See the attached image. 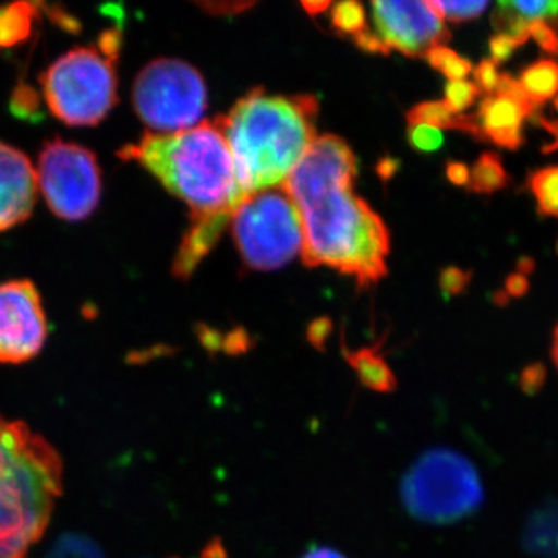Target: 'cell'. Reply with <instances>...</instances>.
Wrapping results in <instances>:
<instances>
[{
  "label": "cell",
  "instance_id": "obj_6",
  "mask_svg": "<svg viewBox=\"0 0 558 558\" xmlns=\"http://www.w3.org/2000/svg\"><path fill=\"white\" fill-rule=\"evenodd\" d=\"M117 61L97 47H75L40 75L50 112L68 126H97L119 101Z\"/></svg>",
  "mask_w": 558,
  "mask_h": 558
},
{
  "label": "cell",
  "instance_id": "obj_23",
  "mask_svg": "<svg viewBox=\"0 0 558 558\" xmlns=\"http://www.w3.org/2000/svg\"><path fill=\"white\" fill-rule=\"evenodd\" d=\"M333 27L344 35L357 36L359 33L366 31V14L363 5L355 0L339 2L332 7L330 13Z\"/></svg>",
  "mask_w": 558,
  "mask_h": 558
},
{
  "label": "cell",
  "instance_id": "obj_1",
  "mask_svg": "<svg viewBox=\"0 0 558 558\" xmlns=\"http://www.w3.org/2000/svg\"><path fill=\"white\" fill-rule=\"evenodd\" d=\"M357 157L337 135L317 137L284 183L303 222V260L349 275L360 288L387 275L389 231L354 191Z\"/></svg>",
  "mask_w": 558,
  "mask_h": 558
},
{
  "label": "cell",
  "instance_id": "obj_34",
  "mask_svg": "<svg viewBox=\"0 0 558 558\" xmlns=\"http://www.w3.org/2000/svg\"><path fill=\"white\" fill-rule=\"evenodd\" d=\"M521 44L519 40L510 38V36L506 35H495L492 36L490 40H488V49H490L492 61L495 64H502L510 60L515 53L517 49Z\"/></svg>",
  "mask_w": 558,
  "mask_h": 558
},
{
  "label": "cell",
  "instance_id": "obj_13",
  "mask_svg": "<svg viewBox=\"0 0 558 558\" xmlns=\"http://www.w3.org/2000/svg\"><path fill=\"white\" fill-rule=\"evenodd\" d=\"M535 109L505 95H492L481 101L476 120L484 140H490L498 148L517 150L524 145V120L535 116Z\"/></svg>",
  "mask_w": 558,
  "mask_h": 558
},
{
  "label": "cell",
  "instance_id": "obj_39",
  "mask_svg": "<svg viewBox=\"0 0 558 558\" xmlns=\"http://www.w3.org/2000/svg\"><path fill=\"white\" fill-rule=\"evenodd\" d=\"M197 337H199L202 347L207 349L209 354H216V352L222 351L223 333L220 332V330L209 328V326L201 323V325L197 326Z\"/></svg>",
  "mask_w": 558,
  "mask_h": 558
},
{
  "label": "cell",
  "instance_id": "obj_41",
  "mask_svg": "<svg viewBox=\"0 0 558 558\" xmlns=\"http://www.w3.org/2000/svg\"><path fill=\"white\" fill-rule=\"evenodd\" d=\"M505 292L508 293L509 299H523L529 292V281L524 275L510 274L505 281Z\"/></svg>",
  "mask_w": 558,
  "mask_h": 558
},
{
  "label": "cell",
  "instance_id": "obj_24",
  "mask_svg": "<svg viewBox=\"0 0 558 558\" xmlns=\"http://www.w3.org/2000/svg\"><path fill=\"white\" fill-rule=\"evenodd\" d=\"M492 24H494L498 35L510 36V38L519 40L521 46L531 38L529 36V25H531V22L524 20L519 13L510 9L506 0L505 2H499L498 9L492 14Z\"/></svg>",
  "mask_w": 558,
  "mask_h": 558
},
{
  "label": "cell",
  "instance_id": "obj_9",
  "mask_svg": "<svg viewBox=\"0 0 558 558\" xmlns=\"http://www.w3.org/2000/svg\"><path fill=\"white\" fill-rule=\"evenodd\" d=\"M38 189L53 215L69 222L90 218L102 193L97 156L78 143L53 138L39 153Z\"/></svg>",
  "mask_w": 558,
  "mask_h": 558
},
{
  "label": "cell",
  "instance_id": "obj_30",
  "mask_svg": "<svg viewBox=\"0 0 558 558\" xmlns=\"http://www.w3.org/2000/svg\"><path fill=\"white\" fill-rule=\"evenodd\" d=\"M472 271L462 270L459 267H446L439 275V288L446 299L462 295L472 282Z\"/></svg>",
  "mask_w": 558,
  "mask_h": 558
},
{
  "label": "cell",
  "instance_id": "obj_50",
  "mask_svg": "<svg viewBox=\"0 0 558 558\" xmlns=\"http://www.w3.org/2000/svg\"><path fill=\"white\" fill-rule=\"evenodd\" d=\"M204 558H223L222 546H211V548L208 549V556H204Z\"/></svg>",
  "mask_w": 558,
  "mask_h": 558
},
{
  "label": "cell",
  "instance_id": "obj_31",
  "mask_svg": "<svg viewBox=\"0 0 558 558\" xmlns=\"http://www.w3.org/2000/svg\"><path fill=\"white\" fill-rule=\"evenodd\" d=\"M529 36L550 54L558 53V25L549 21H534L529 25Z\"/></svg>",
  "mask_w": 558,
  "mask_h": 558
},
{
  "label": "cell",
  "instance_id": "obj_51",
  "mask_svg": "<svg viewBox=\"0 0 558 558\" xmlns=\"http://www.w3.org/2000/svg\"><path fill=\"white\" fill-rule=\"evenodd\" d=\"M554 108H556V110L558 112V95L556 98H554Z\"/></svg>",
  "mask_w": 558,
  "mask_h": 558
},
{
  "label": "cell",
  "instance_id": "obj_37",
  "mask_svg": "<svg viewBox=\"0 0 558 558\" xmlns=\"http://www.w3.org/2000/svg\"><path fill=\"white\" fill-rule=\"evenodd\" d=\"M256 2H242V0H238V2H199V7L202 10L207 11L209 14H215V16H222V14H241L245 13L255 7Z\"/></svg>",
  "mask_w": 558,
  "mask_h": 558
},
{
  "label": "cell",
  "instance_id": "obj_2",
  "mask_svg": "<svg viewBox=\"0 0 558 558\" xmlns=\"http://www.w3.org/2000/svg\"><path fill=\"white\" fill-rule=\"evenodd\" d=\"M317 98L270 97L258 87L218 117L216 126L229 143L245 197L284 186L317 140Z\"/></svg>",
  "mask_w": 558,
  "mask_h": 558
},
{
  "label": "cell",
  "instance_id": "obj_26",
  "mask_svg": "<svg viewBox=\"0 0 558 558\" xmlns=\"http://www.w3.org/2000/svg\"><path fill=\"white\" fill-rule=\"evenodd\" d=\"M11 112L17 119L38 121L40 119V102L38 92L28 84L20 83L14 87L10 101Z\"/></svg>",
  "mask_w": 558,
  "mask_h": 558
},
{
  "label": "cell",
  "instance_id": "obj_10",
  "mask_svg": "<svg viewBox=\"0 0 558 558\" xmlns=\"http://www.w3.org/2000/svg\"><path fill=\"white\" fill-rule=\"evenodd\" d=\"M49 336L39 290L31 279L0 284V363L35 359Z\"/></svg>",
  "mask_w": 558,
  "mask_h": 558
},
{
  "label": "cell",
  "instance_id": "obj_42",
  "mask_svg": "<svg viewBox=\"0 0 558 558\" xmlns=\"http://www.w3.org/2000/svg\"><path fill=\"white\" fill-rule=\"evenodd\" d=\"M446 174L447 179H449L453 185H469L470 170L468 165L462 163V161H449L446 167Z\"/></svg>",
  "mask_w": 558,
  "mask_h": 558
},
{
  "label": "cell",
  "instance_id": "obj_5",
  "mask_svg": "<svg viewBox=\"0 0 558 558\" xmlns=\"http://www.w3.org/2000/svg\"><path fill=\"white\" fill-rule=\"evenodd\" d=\"M400 495L414 519L449 524L468 519L481 508L484 487L478 470L464 454L432 449L405 473Z\"/></svg>",
  "mask_w": 558,
  "mask_h": 558
},
{
  "label": "cell",
  "instance_id": "obj_49",
  "mask_svg": "<svg viewBox=\"0 0 558 558\" xmlns=\"http://www.w3.org/2000/svg\"><path fill=\"white\" fill-rule=\"evenodd\" d=\"M550 354H553L554 363H556L558 369V323L556 329H554L553 349H550Z\"/></svg>",
  "mask_w": 558,
  "mask_h": 558
},
{
  "label": "cell",
  "instance_id": "obj_14",
  "mask_svg": "<svg viewBox=\"0 0 558 558\" xmlns=\"http://www.w3.org/2000/svg\"><path fill=\"white\" fill-rule=\"evenodd\" d=\"M230 213L194 219L175 253L172 274L179 279H189L202 259L216 247L223 230L231 222Z\"/></svg>",
  "mask_w": 558,
  "mask_h": 558
},
{
  "label": "cell",
  "instance_id": "obj_45",
  "mask_svg": "<svg viewBox=\"0 0 558 558\" xmlns=\"http://www.w3.org/2000/svg\"><path fill=\"white\" fill-rule=\"evenodd\" d=\"M301 558H347L337 549L328 548V546H317L307 550Z\"/></svg>",
  "mask_w": 558,
  "mask_h": 558
},
{
  "label": "cell",
  "instance_id": "obj_4",
  "mask_svg": "<svg viewBox=\"0 0 558 558\" xmlns=\"http://www.w3.org/2000/svg\"><path fill=\"white\" fill-rule=\"evenodd\" d=\"M62 462L57 450L32 433L0 475V558H27L46 532L61 495Z\"/></svg>",
  "mask_w": 558,
  "mask_h": 558
},
{
  "label": "cell",
  "instance_id": "obj_18",
  "mask_svg": "<svg viewBox=\"0 0 558 558\" xmlns=\"http://www.w3.org/2000/svg\"><path fill=\"white\" fill-rule=\"evenodd\" d=\"M521 87L535 108L556 97L558 92V65L553 60H539L520 73Z\"/></svg>",
  "mask_w": 558,
  "mask_h": 558
},
{
  "label": "cell",
  "instance_id": "obj_3",
  "mask_svg": "<svg viewBox=\"0 0 558 558\" xmlns=\"http://www.w3.org/2000/svg\"><path fill=\"white\" fill-rule=\"evenodd\" d=\"M119 156L138 161L172 196L185 202L193 220L220 213L233 215L247 199L229 143L215 121L175 134H145Z\"/></svg>",
  "mask_w": 558,
  "mask_h": 558
},
{
  "label": "cell",
  "instance_id": "obj_32",
  "mask_svg": "<svg viewBox=\"0 0 558 558\" xmlns=\"http://www.w3.org/2000/svg\"><path fill=\"white\" fill-rule=\"evenodd\" d=\"M476 86L481 92L487 94L488 97L497 94L499 73L497 64L492 60H483L480 62L478 68L475 69Z\"/></svg>",
  "mask_w": 558,
  "mask_h": 558
},
{
  "label": "cell",
  "instance_id": "obj_33",
  "mask_svg": "<svg viewBox=\"0 0 558 558\" xmlns=\"http://www.w3.org/2000/svg\"><path fill=\"white\" fill-rule=\"evenodd\" d=\"M332 332L333 322L329 317L312 319L306 330L307 341H310L312 348L318 349V351H325L326 343H328Z\"/></svg>",
  "mask_w": 558,
  "mask_h": 558
},
{
  "label": "cell",
  "instance_id": "obj_28",
  "mask_svg": "<svg viewBox=\"0 0 558 558\" xmlns=\"http://www.w3.org/2000/svg\"><path fill=\"white\" fill-rule=\"evenodd\" d=\"M481 90L475 83L470 81H449L446 86V105L449 106L453 112L462 113L472 108L475 101L478 100Z\"/></svg>",
  "mask_w": 558,
  "mask_h": 558
},
{
  "label": "cell",
  "instance_id": "obj_20",
  "mask_svg": "<svg viewBox=\"0 0 558 558\" xmlns=\"http://www.w3.org/2000/svg\"><path fill=\"white\" fill-rule=\"evenodd\" d=\"M526 186L537 201L538 215L558 218V167H546L531 172Z\"/></svg>",
  "mask_w": 558,
  "mask_h": 558
},
{
  "label": "cell",
  "instance_id": "obj_8",
  "mask_svg": "<svg viewBox=\"0 0 558 558\" xmlns=\"http://www.w3.org/2000/svg\"><path fill=\"white\" fill-rule=\"evenodd\" d=\"M132 102L143 123L161 134L196 128L208 106L207 84L189 62L160 58L135 78Z\"/></svg>",
  "mask_w": 558,
  "mask_h": 558
},
{
  "label": "cell",
  "instance_id": "obj_44",
  "mask_svg": "<svg viewBox=\"0 0 558 558\" xmlns=\"http://www.w3.org/2000/svg\"><path fill=\"white\" fill-rule=\"evenodd\" d=\"M399 171V160L392 159V157H385L377 165V174L379 178L384 180V182H388L392 175L398 174Z\"/></svg>",
  "mask_w": 558,
  "mask_h": 558
},
{
  "label": "cell",
  "instance_id": "obj_22",
  "mask_svg": "<svg viewBox=\"0 0 558 558\" xmlns=\"http://www.w3.org/2000/svg\"><path fill=\"white\" fill-rule=\"evenodd\" d=\"M425 60L433 69L446 75L450 81H462L472 73L473 65L468 58L459 57L457 51L447 46L433 47L425 54Z\"/></svg>",
  "mask_w": 558,
  "mask_h": 558
},
{
  "label": "cell",
  "instance_id": "obj_16",
  "mask_svg": "<svg viewBox=\"0 0 558 558\" xmlns=\"http://www.w3.org/2000/svg\"><path fill=\"white\" fill-rule=\"evenodd\" d=\"M407 120L410 124H428L436 130L461 131L472 135L473 138L484 140L476 116L453 112L444 101L418 102L409 110Z\"/></svg>",
  "mask_w": 558,
  "mask_h": 558
},
{
  "label": "cell",
  "instance_id": "obj_38",
  "mask_svg": "<svg viewBox=\"0 0 558 558\" xmlns=\"http://www.w3.org/2000/svg\"><path fill=\"white\" fill-rule=\"evenodd\" d=\"M497 95H505V97L513 98V100L523 102V105H532L519 81L513 80L509 73L499 75Z\"/></svg>",
  "mask_w": 558,
  "mask_h": 558
},
{
  "label": "cell",
  "instance_id": "obj_35",
  "mask_svg": "<svg viewBox=\"0 0 558 558\" xmlns=\"http://www.w3.org/2000/svg\"><path fill=\"white\" fill-rule=\"evenodd\" d=\"M250 336L244 328H234L230 332L223 333L222 352L229 355H241L248 351Z\"/></svg>",
  "mask_w": 558,
  "mask_h": 558
},
{
  "label": "cell",
  "instance_id": "obj_19",
  "mask_svg": "<svg viewBox=\"0 0 558 558\" xmlns=\"http://www.w3.org/2000/svg\"><path fill=\"white\" fill-rule=\"evenodd\" d=\"M509 185V174L497 153H483L470 171L469 190L478 194H492Z\"/></svg>",
  "mask_w": 558,
  "mask_h": 558
},
{
  "label": "cell",
  "instance_id": "obj_17",
  "mask_svg": "<svg viewBox=\"0 0 558 558\" xmlns=\"http://www.w3.org/2000/svg\"><path fill=\"white\" fill-rule=\"evenodd\" d=\"M39 3L17 2L0 7V51L13 50L32 38Z\"/></svg>",
  "mask_w": 558,
  "mask_h": 558
},
{
  "label": "cell",
  "instance_id": "obj_36",
  "mask_svg": "<svg viewBox=\"0 0 558 558\" xmlns=\"http://www.w3.org/2000/svg\"><path fill=\"white\" fill-rule=\"evenodd\" d=\"M546 381V369L542 363H532L526 366L521 373V388L526 391L527 395H535V392L542 389Z\"/></svg>",
  "mask_w": 558,
  "mask_h": 558
},
{
  "label": "cell",
  "instance_id": "obj_48",
  "mask_svg": "<svg viewBox=\"0 0 558 558\" xmlns=\"http://www.w3.org/2000/svg\"><path fill=\"white\" fill-rule=\"evenodd\" d=\"M509 300V295L505 292V290H498L497 293H494V303L499 307L508 306Z\"/></svg>",
  "mask_w": 558,
  "mask_h": 558
},
{
  "label": "cell",
  "instance_id": "obj_29",
  "mask_svg": "<svg viewBox=\"0 0 558 558\" xmlns=\"http://www.w3.org/2000/svg\"><path fill=\"white\" fill-rule=\"evenodd\" d=\"M409 143L411 148L418 153H435L444 145V135L440 130L428 126V124H410Z\"/></svg>",
  "mask_w": 558,
  "mask_h": 558
},
{
  "label": "cell",
  "instance_id": "obj_21",
  "mask_svg": "<svg viewBox=\"0 0 558 558\" xmlns=\"http://www.w3.org/2000/svg\"><path fill=\"white\" fill-rule=\"evenodd\" d=\"M31 436L32 432L27 425L0 417V475L10 468Z\"/></svg>",
  "mask_w": 558,
  "mask_h": 558
},
{
  "label": "cell",
  "instance_id": "obj_27",
  "mask_svg": "<svg viewBox=\"0 0 558 558\" xmlns=\"http://www.w3.org/2000/svg\"><path fill=\"white\" fill-rule=\"evenodd\" d=\"M510 9L519 13L521 17L529 22L549 21L558 24V0H515L509 2Z\"/></svg>",
  "mask_w": 558,
  "mask_h": 558
},
{
  "label": "cell",
  "instance_id": "obj_15",
  "mask_svg": "<svg viewBox=\"0 0 558 558\" xmlns=\"http://www.w3.org/2000/svg\"><path fill=\"white\" fill-rule=\"evenodd\" d=\"M343 354L363 387L380 395H389L398 389V379L387 359L380 354L379 347L360 348L354 351L343 347Z\"/></svg>",
  "mask_w": 558,
  "mask_h": 558
},
{
  "label": "cell",
  "instance_id": "obj_52",
  "mask_svg": "<svg viewBox=\"0 0 558 558\" xmlns=\"http://www.w3.org/2000/svg\"><path fill=\"white\" fill-rule=\"evenodd\" d=\"M557 255H558V241H557Z\"/></svg>",
  "mask_w": 558,
  "mask_h": 558
},
{
  "label": "cell",
  "instance_id": "obj_46",
  "mask_svg": "<svg viewBox=\"0 0 558 558\" xmlns=\"http://www.w3.org/2000/svg\"><path fill=\"white\" fill-rule=\"evenodd\" d=\"M330 5H332V3L328 2V0H325V2H317V0H312V2H301V7H303V9L306 10V13L311 14V16H317V14L328 10Z\"/></svg>",
  "mask_w": 558,
  "mask_h": 558
},
{
  "label": "cell",
  "instance_id": "obj_12",
  "mask_svg": "<svg viewBox=\"0 0 558 558\" xmlns=\"http://www.w3.org/2000/svg\"><path fill=\"white\" fill-rule=\"evenodd\" d=\"M38 196V179L31 159L0 142V233L31 218Z\"/></svg>",
  "mask_w": 558,
  "mask_h": 558
},
{
  "label": "cell",
  "instance_id": "obj_25",
  "mask_svg": "<svg viewBox=\"0 0 558 558\" xmlns=\"http://www.w3.org/2000/svg\"><path fill=\"white\" fill-rule=\"evenodd\" d=\"M432 10L440 17L451 24H461V22L476 20L486 11L487 2H428Z\"/></svg>",
  "mask_w": 558,
  "mask_h": 558
},
{
  "label": "cell",
  "instance_id": "obj_40",
  "mask_svg": "<svg viewBox=\"0 0 558 558\" xmlns=\"http://www.w3.org/2000/svg\"><path fill=\"white\" fill-rule=\"evenodd\" d=\"M355 44L360 47V50L368 51V53L388 54L389 47L384 43L377 35L365 31L354 36Z\"/></svg>",
  "mask_w": 558,
  "mask_h": 558
},
{
  "label": "cell",
  "instance_id": "obj_7",
  "mask_svg": "<svg viewBox=\"0 0 558 558\" xmlns=\"http://www.w3.org/2000/svg\"><path fill=\"white\" fill-rule=\"evenodd\" d=\"M231 226L248 269H281L303 253V222L284 186L248 196L231 216Z\"/></svg>",
  "mask_w": 558,
  "mask_h": 558
},
{
  "label": "cell",
  "instance_id": "obj_43",
  "mask_svg": "<svg viewBox=\"0 0 558 558\" xmlns=\"http://www.w3.org/2000/svg\"><path fill=\"white\" fill-rule=\"evenodd\" d=\"M535 123L538 124L539 128H543L546 132H549L553 135V142L548 143V145L542 146V154H553L558 150V120H549L545 119V117L537 116L535 113Z\"/></svg>",
  "mask_w": 558,
  "mask_h": 558
},
{
  "label": "cell",
  "instance_id": "obj_47",
  "mask_svg": "<svg viewBox=\"0 0 558 558\" xmlns=\"http://www.w3.org/2000/svg\"><path fill=\"white\" fill-rule=\"evenodd\" d=\"M517 271L519 274L524 275H532L535 271V260L532 258H529V256H523V258L519 259V263H517Z\"/></svg>",
  "mask_w": 558,
  "mask_h": 558
},
{
  "label": "cell",
  "instance_id": "obj_11",
  "mask_svg": "<svg viewBox=\"0 0 558 558\" xmlns=\"http://www.w3.org/2000/svg\"><path fill=\"white\" fill-rule=\"evenodd\" d=\"M371 7L376 31L389 50L418 58L450 40L449 28L428 2L376 0Z\"/></svg>",
  "mask_w": 558,
  "mask_h": 558
}]
</instances>
